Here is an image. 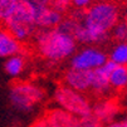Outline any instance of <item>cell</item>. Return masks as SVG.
<instances>
[{
	"label": "cell",
	"mask_w": 127,
	"mask_h": 127,
	"mask_svg": "<svg viewBox=\"0 0 127 127\" xmlns=\"http://www.w3.org/2000/svg\"><path fill=\"white\" fill-rule=\"evenodd\" d=\"M33 38L39 56L52 63H59L69 59L77 50L78 43L76 39L59 27L38 29Z\"/></svg>",
	"instance_id": "1"
},
{
	"label": "cell",
	"mask_w": 127,
	"mask_h": 127,
	"mask_svg": "<svg viewBox=\"0 0 127 127\" xmlns=\"http://www.w3.org/2000/svg\"><path fill=\"white\" fill-rule=\"evenodd\" d=\"M35 5L28 0H20L11 15L3 23L5 29L20 43L30 40L37 33Z\"/></svg>",
	"instance_id": "2"
},
{
	"label": "cell",
	"mask_w": 127,
	"mask_h": 127,
	"mask_svg": "<svg viewBox=\"0 0 127 127\" xmlns=\"http://www.w3.org/2000/svg\"><path fill=\"white\" fill-rule=\"evenodd\" d=\"M44 97L45 92L40 86L25 81L13 83L8 95L10 106L23 113L33 112L38 104L42 103Z\"/></svg>",
	"instance_id": "3"
},
{
	"label": "cell",
	"mask_w": 127,
	"mask_h": 127,
	"mask_svg": "<svg viewBox=\"0 0 127 127\" xmlns=\"http://www.w3.org/2000/svg\"><path fill=\"white\" fill-rule=\"evenodd\" d=\"M53 99L58 107L77 116L78 118H86L92 115V104L84 93L69 88L65 84H61L54 89Z\"/></svg>",
	"instance_id": "4"
},
{
	"label": "cell",
	"mask_w": 127,
	"mask_h": 127,
	"mask_svg": "<svg viewBox=\"0 0 127 127\" xmlns=\"http://www.w3.org/2000/svg\"><path fill=\"white\" fill-rule=\"evenodd\" d=\"M69 59L72 68L92 70L101 67L108 59V54L99 47L88 45L79 50H76Z\"/></svg>",
	"instance_id": "5"
},
{
	"label": "cell",
	"mask_w": 127,
	"mask_h": 127,
	"mask_svg": "<svg viewBox=\"0 0 127 127\" xmlns=\"http://www.w3.org/2000/svg\"><path fill=\"white\" fill-rule=\"evenodd\" d=\"M120 112H121V104L113 98L101 99L92 106V116L101 125H106L113 121L120 115Z\"/></svg>",
	"instance_id": "6"
},
{
	"label": "cell",
	"mask_w": 127,
	"mask_h": 127,
	"mask_svg": "<svg viewBox=\"0 0 127 127\" xmlns=\"http://www.w3.org/2000/svg\"><path fill=\"white\" fill-rule=\"evenodd\" d=\"M64 84L69 88H73L78 92L86 93L91 89V70L77 69L69 67L63 77Z\"/></svg>",
	"instance_id": "7"
},
{
	"label": "cell",
	"mask_w": 127,
	"mask_h": 127,
	"mask_svg": "<svg viewBox=\"0 0 127 127\" xmlns=\"http://www.w3.org/2000/svg\"><path fill=\"white\" fill-rule=\"evenodd\" d=\"M35 25L37 29H52L57 28L64 19L63 14L54 10L52 6H38L35 5Z\"/></svg>",
	"instance_id": "8"
},
{
	"label": "cell",
	"mask_w": 127,
	"mask_h": 127,
	"mask_svg": "<svg viewBox=\"0 0 127 127\" xmlns=\"http://www.w3.org/2000/svg\"><path fill=\"white\" fill-rule=\"evenodd\" d=\"M44 118L48 121L50 127H78L81 121V118L69 113L61 107L47 110Z\"/></svg>",
	"instance_id": "9"
},
{
	"label": "cell",
	"mask_w": 127,
	"mask_h": 127,
	"mask_svg": "<svg viewBox=\"0 0 127 127\" xmlns=\"http://www.w3.org/2000/svg\"><path fill=\"white\" fill-rule=\"evenodd\" d=\"M108 76H110V72L103 67V64L96 69L91 70V89H89V92L98 95V96L110 93L111 87H110Z\"/></svg>",
	"instance_id": "10"
},
{
	"label": "cell",
	"mask_w": 127,
	"mask_h": 127,
	"mask_svg": "<svg viewBox=\"0 0 127 127\" xmlns=\"http://www.w3.org/2000/svg\"><path fill=\"white\" fill-rule=\"evenodd\" d=\"M22 43L15 39L13 35L4 28L0 29V58L6 59L15 54L22 53Z\"/></svg>",
	"instance_id": "11"
},
{
	"label": "cell",
	"mask_w": 127,
	"mask_h": 127,
	"mask_svg": "<svg viewBox=\"0 0 127 127\" xmlns=\"http://www.w3.org/2000/svg\"><path fill=\"white\" fill-rule=\"evenodd\" d=\"M25 58L22 56V54H15V56H11L9 58L5 59L4 62V70L5 73L11 77V78H16L19 77L24 69H25Z\"/></svg>",
	"instance_id": "12"
},
{
	"label": "cell",
	"mask_w": 127,
	"mask_h": 127,
	"mask_svg": "<svg viewBox=\"0 0 127 127\" xmlns=\"http://www.w3.org/2000/svg\"><path fill=\"white\" fill-rule=\"evenodd\" d=\"M111 89L115 91H123L127 87V65H118L112 69L108 76Z\"/></svg>",
	"instance_id": "13"
},
{
	"label": "cell",
	"mask_w": 127,
	"mask_h": 127,
	"mask_svg": "<svg viewBox=\"0 0 127 127\" xmlns=\"http://www.w3.org/2000/svg\"><path fill=\"white\" fill-rule=\"evenodd\" d=\"M108 59L118 65H127V42H117L108 53Z\"/></svg>",
	"instance_id": "14"
},
{
	"label": "cell",
	"mask_w": 127,
	"mask_h": 127,
	"mask_svg": "<svg viewBox=\"0 0 127 127\" xmlns=\"http://www.w3.org/2000/svg\"><path fill=\"white\" fill-rule=\"evenodd\" d=\"M20 0H0V23H4L15 10Z\"/></svg>",
	"instance_id": "15"
},
{
	"label": "cell",
	"mask_w": 127,
	"mask_h": 127,
	"mask_svg": "<svg viewBox=\"0 0 127 127\" xmlns=\"http://www.w3.org/2000/svg\"><path fill=\"white\" fill-rule=\"evenodd\" d=\"M111 38L116 42H127V23L118 22L111 30Z\"/></svg>",
	"instance_id": "16"
},
{
	"label": "cell",
	"mask_w": 127,
	"mask_h": 127,
	"mask_svg": "<svg viewBox=\"0 0 127 127\" xmlns=\"http://www.w3.org/2000/svg\"><path fill=\"white\" fill-rule=\"evenodd\" d=\"M54 10L59 11L61 14L67 13L72 6V0H50V5Z\"/></svg>",
	"instance_id": "17"
},
{
	"label": "cell",
	"mask_w": 127,
	"mask_h": 127,
	"mask_svg": "<svg viewBox=\"0 0 127 127\" xmlns=\"http://www.w3.org/2000/svg\"><path fill=\"white\" fill-rule=\"evenodd\" d=\"M78 127H103V125H101L92 115H91L86 118H81Z\"/></svg>",
	"instance_id": "18"
},
{
	"label": "cell",
	"mask_w": 127,
	"mask_h": 127,
	"mask_svg": "<svg viewBox=\"0 0 127 127\" xmlns=\"http://www.w3.org/2000/svg\"><path fill=\"white\" fill-rule=\"evenodd\" d=\"M91 4H92V0H72V6L79 10H86Z\"/></svg>",
	"instance_id": "19"
},
{
	"label": "cell",
	"mask_w": 127,
	"mask_h": 127,
	"mask_svg": "<svg viewBox=\"0 0 127 127\" xmlns=\"http://www.w3.org/2000/svg\"><path fill=\"white\" fill-rule=\"evenodd\" d=\"M103 127H127V117L123 118H115L113 121L106 123Z\"/></svg>",
	"instance_id": "20"
},
{
	"label": "cell",
	"mask_w": 127,
	"mask_h": 127,
	"mask_svg": "<svg viewBox=\"0 0 127 127\" xmlns=\"http://www.w3.org/2000/svg\"><path fill=\"white\" fill-rule=\"evenodd\" d=\"M29 127H50V125L48 123V121L44 117H40L38 120H35Z\"/></svg>",
	"instance_id": "21"
},
{
	"label": "cell",
	"mask_w": 127,
	"mask_h": 127,
	"mask_svg": "<svg viewBox=\"0 0 127 127\" xmlns=\"http://www.w3.org/2000/svg\"><path fill=\"white\" fill-rule=\"evenodd\" d=\"M32 4L38 5V6H48L50 5V0H28Z\"/></svg>",
	"instance_id": "22"
},
{
	"label": "cell",
	"mask_w": 127,
	"mask_h": 127,
	"mask_svg": "<svg viewBox=\"0 0 127 127\" xmlns=\"http://www.w3.org/2000/svg\"><path fill=\"white\" fill-rule=\"evenodd\" d=\"M125 22L127 23V11H126V14H125Z\"/></svg>",
	"instance_id": "23"
},
{
	"label": "cell",
	"mask_w": 127,
	"mask_h": 127,
	"mask_svg": "<svg viewBox=\"0 0 127 127\" xmlns=\"http://www.w3.org/2000/svg\"><path fill=\"white\" fill-rule=\"evenodd\" d=\"M123 91H125V95H126V97H127V87H126V88H125Z\"/></svg>",
	"instance_id": "24"
}]
</instances>
